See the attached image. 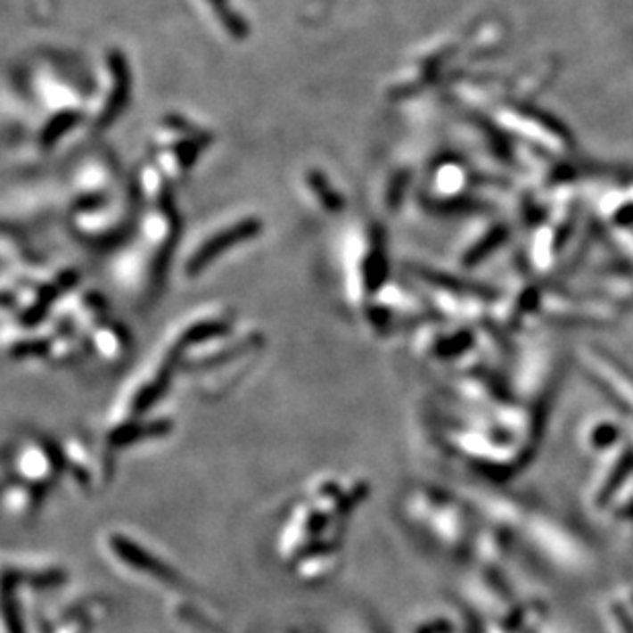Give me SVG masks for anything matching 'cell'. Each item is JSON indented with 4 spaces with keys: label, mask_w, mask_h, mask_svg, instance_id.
Returning <instances> with one entry per match:
<instances>
[{
    "label": "cell",
    "mask_w": 633,
    "mask_h": 633,
    "mask_svg": "<svg viewBox=\"0 0 633 633\" xmlns=\"http://www.w3.org/2000/svg\"><path fill=\"white\" fill-rule=\"evenodd\" d=\"M101 552L119 574L132 578L134 582L152 584V587H167L181 590L183 576L167 560L158 557L148 546L137 541L134 535H127L121 529H109L101 535Z\"/></svg>",
    "instance_id": "obj_1"
},
{
    "label": "cell",
    "mask_w": 633,
    "mask_h": 633,
    "mask_svg": "<svg viewBox=\"0 0 633 633\" xmlns=\"http://www.w3.org/2000/svg\"><path fill=\"white\" fill-rule=\"evenodd\" d=\"M345 521H336L309 498L300 500L289 511L277 539V554L281 560L293 566L301 555L330 538H342Z\"/></svg>",
    "instance_id": "obj_2"
},
{
    "label": "cell",
    "mask_w": 633,
    "mask_h": 633,
    "mask_svg": "<svg viewBox=\"0 0 633 633\" xmlns=\"http://www.w3.org/2000/svg\"><path fill=\"white\" fill-rule=\"evenodd\" d=\"M6 465H11L6 476L25 481L44 494L50 492L66 473L62 447L39 435L19 439L12 445Z\"/></svg>",
    "instance_id": "obj_3"
},
{
    "label": "cell",
    "mask_w": 633,
    "mask_h": 633,
    "mask_svg": "<svg viewBox=\"0 0 633 633\" xmlns=\"http://www.w3.org/2000/svg\"><path fill=\"white\" fill-rule=\"evenodd\" d=\"M62 447V456H64L66 473L77 484L80 490L91 492L107 481H111L113 476V453L105 445L103 453L95 451L86 439L82 437H68L64 439Z\"/></svg>",
    "instance_id": "obj_4"
},
{
    "label": "cell",
    "mask_w": 633,
    "mask_h": 633,
    "mask_svg": "<svg viewBox=\"0 0 633 633\" xmlns=\"http://www.w3.org/2000/svg\"><path fill=\"white\" fill-rule=\"evenodd\" d=\"M68 580L64 566L50 560H15V563H6L4 568V587L6 588H29V590H47L58 588Z\"/></svg>",
    "instance_id": "obj_5"
},
{
    "label": "cell",
    "mask_w": 633,
    "mask_h": 633,
    "mask_svg": "<svg viewBox=\"0 0 633 633\" xmlns=\"http://www.w3.org/2000/svg\"><path fill=\"white\" fill-rule=\"evenodd\" d=\"M341 554L342 538L325 539L293 563V572L300 578V582L309 584V587L325 584L341 568Z\"/></svg>",
    "instance_id": "obj_6"
},
{
    "label": "cell",
    "mask_w": 633,
    "mask_h": 633,
    "mask_svg": "<svg viewBox=\"0 0 633 633\" xmlns=\"http://www.w3.org/2000/svg\"><path fill=\"white\" fill-rule=\"evenodd\" d=\"M259 232H260V222L254 218H246V219H243V222H238V224L230 226V228L218 232L216 236L205 240L201 249L195 251V254H193L189 265H187V273L197 275L199 271H203L205 267L213 263V259L219 257V254H224L226 251L234 249V246L244 243V240L254 238Z\"/></svg>",
    "instance_id": "obj_7"
},
{
    "label": "cell",
    "mask_w": 633,
    "mask_h": 633,
    "mask_svg": "<svg viewBox=\"0 0 633 633\" xmlns=\"http://www.w3.org/2000/svg\"><path fill=\"white\" fill-rule=\"evenodd\" d=\"M45 494L39 492L37 488H33L25 481L17 478L6 476L4 480V492H3V505L4 513L15 521H29L39 513L41 505H44Z\"/></svg>",
    "instance_id": "obj_8"
},
{
    "label": "cell",
    "mask_w": 633,
    "mask_h": 633,
    "mask_svg": "<svg viewBox=\"0 0 633 633\" xmlns=\"http://www.w3.org/2000/svg\"><path fill=\"white\" fill-rule=\"evenodd\" d=\"M169 615L181 625V629L189 633H224L216 615L203 611L201 604H195L189 596L175 595L169 598Z\"/></svg>",
    "instance_id": "obj_9"
},
{
    "label": "cell",
    "mask_w": 633,
    "mask_h": 633,
    "mask_svg": "<svg viewBox=\"0 0 633 633\" xmlns=\"http://www.w3.org/2000/svg\"><path fill=\"white\" fill-rule=\"evenodd\" d=\"M111 72H113V91L109 95V99L105 103V109H103L101 113V126H109L119 111L123 109V105L127 103V95H129V72H127V64L126 60L119 52L111 53Z\"/></svg>",
    "instance_id": "obj_10"
},
{
    "label": "cell",
    "mask_w": 633,
    "mask_h": 633,
    "mask_svg": "<svg viewBox=\"0 0 633 633\" xmlns=\"http://www.w3.org/2000/svg\"><path fill=\"white\" fill-rule=\"evenodd\" d=\"M208 3L216 9L219 21H222L226 31H228L232 37L244 39L249 36V25L244 23L243 17H240L236 11H232V6H228V0H208Z\"/></svg>",
    "instance_id": "obj_11"
},
{
    "label": "cell",
    "mask_w": 633,
    "mask_h": 633,
    "mask_svg": "<svg viewBox=\"0 0 633 633\" xmlns=\"http://www.w3.org/2000/svg\"><path fill=\"white\" fill-rule=\"evenodd\" d=\"M12 590H6L4 598V633H29L25 623V615L21 611V601L15 598Z\"/></svg>",
    "instance_id": "obj_12"
},
{
    "label": "cell",
    "mask_w": 633,
    "mask_h": 633,
    "mask_svg": "<svg viewBox=\"0 0 633 633\" xmlns=\"http://www.w3.org/2000/svg\"><path fill=\"white\" fill-rule=\"evenodd\" d=\"M308 185L316 193H318V199L322 201V205H325V208L341 210L342 199L339 197V193L333 189V185L328 183V178L325 175H320L318 170H312V173H308Z\"/></svg>",
    "instance_id": "obj_13"
},
{
    "label": "cell",
    "mask_w": 633,
    "mask_h": 633,
    "mask_svg": "<svg viewBox=\"0 0 633 633\" xmlns=\"http://www.w3.org/2000/svg\"><path fill=\"white\" fill-rule=\"evenodd\" d=\"M95 628V621L88 615H74L66 617L58 621L56 625H52L47 633H91Z\"/></svg>",
    "instance_id": "obj_14"
},
{
    "label": "cell",
    "mask_w": 633,
    "mask_h": 633,
    "mask_svg": "<svg viewBox=\"0 0 633 633\" xmlns=\"http://www.w3.org/2000/svg\"><path fill=\"white\" fill-rule=\"evenodd\" d=\"M77 121V115L74 113H64V115H60L53 119L50 126H47L45 129V134H44V144H53L58 140V137L68 132V127L72 126V123Z\"/></svg>",
    "instance_id": "obj_15"
},
{
    "label": "cell",
    "mask_w": 633,
    "mask_h": 633,
    "mask_svg": "<svg viewBox=\"0 0 633 633\" xmlns=\"http://www.w3.org/2000/svg\"><path fill=\"white\" fill-rule=\"evenodd\" d=\"M306 633H312V631H306Z\"/></svg>",
    "instance_id": "obj_16"
}]
</instances>
